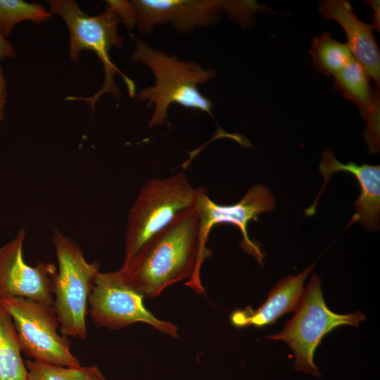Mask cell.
Masks as SVG:
<instances>
[{"label": "cell", "mask_w": 380, "mask_h": 380, "mask_svg": "<svg viewBox=\"0 0 380 380\" xmlns=\"http://www.w3.org/2000/svg\"><path fill=\"white\" fill-rule=\"evenodd\" d=\"M199 229L196 206L180 213L120 270L144 297H157L167 286L186 279L189 287L204 293L200 270L212 252L201 247Z\"/></svg>", "instance_id": "obj_1"}, {"label": "cell", "mask_w": 380, "mask_h": 380, "mask_svg": "<svg viewBox=\"0 0 380 380\" xmlns=\"http://www.w3.org/2000/svg\"><path fill=\"white\" fill-rule=\"evenodd\" d=\"M132 61L146 65L153 73L155 84L142 89L137 99L154 106L149 127L164 125L170 106L173 103L196 109L212 115L213 103L198 90L200 84L213 79L216 71L202 65L180 61L155 49L144 41L137 40L132 54Z\"/></svg>", "instance_id": "obj_2"}, {"label": "cell", "mask_w": 380, "mask_h": 380, "mask_svg": "<svg viewBox=\"0 0 380 380\" xmlns=\"http://www.w3.org/2000/svg\"><path fill=\"white\" fill-rule=\"evenodd\" d=\"M49 2L51 13L59 15L68 27L70 58L79 61L82 51L90 50L95 52L103 65L104 82L101 88L91 97L77 99L86 101L94 109L96 101L103 94L109 93L119 99L120 91L114 80L116 73L122 77L130 96H134V83L117 68L109 56L112 47L121 48L123 44L122 39L118 34V26L122 20L111 1H107L105 10L95 16L83 12L73 0H50Z\"/></svg>", "instance_id": "obj_3"}, {"label": "cell", "mask_w": 380, "mask_h": 380, "mask_svg": "<svg viewBox=\"0 0 380 380\" xmlns=\"http://www.w3.org/2000/svg\"><path fill=\"white\" fill-rule=\"evenodd\" d=\"M198 194V188L191 186L184 172L148 180L129 211L124 261L133 257L180 213L195 207Z\"/></svg>", "instance_id": "obj_4"}, {"label": "cell", "mask_w": 380, "mask_h": 380, "mask_svg": "<svg viewBox=\"0 0 380 380\" xmlns=\"http://www.w3.org/2000/svg\"><path fill=\"white\" fill-rule=\"evenodd\" d=\"M52 241L58 264L52 308L60 332L66 336L84 338L88 298L100 264L88 262L80 246L56 228L53 229Z\"/></svg>", "instance_id": "obj_5"}, {"label": "cell", "mask_w": 380, "mask_h": 380, "mask_svg": "<svg viewBox=\"0 0 380 380\" xmlns=\"http://www.w3.org/2000/svg\"><path fill=\"white\" fill-rule=\"evenodd\" d=\"M365 319V316L358 310L346 315L330 310L324 300L321 279L313 274L293 317L280 332L267 338L282 341L290 347L295 357L296 370L321 377L313 357L324 335L340 326L357 327Z\"/></svg>", "instance_id": "obj_6"}, {"label": "cell", "mask_w": 380, "mask_h": 380, "mask_svg": "<svg viewBox=\"0 0 380 380\" xmlns=\"http://www.w3.org/2000/svg\"><path fill=\"white\" fill-rule=\"evenodd\" d=\"M11 317L21 352L33 360L75 367L80 362L70 352L68 336L58 333L59 323L52 305L15 297L0 300Z\"/></svg>", "instance_id": "obj_7"}, {"label": "cell", "mask_w": 380, "mask_h": 380, "mask_svg": "<svg viewBox=\"0 0 380 380\" xmlns=\"http://www.w3.org/2000/svg\"><path fill=\"white\" fill-rule=\"evenodd\" d=\"M144 298L120 270L99 272L88 298L91 318L97 325L113 330L144 322L162 333L179 338L177 327L156 318L144 307Z\"/></svg>", "instance_id": "obj_8"}, {"label": "cell", "mask_w": 380, "mask_h": 380, "mask_svg": "<svg viewBox=\"0 0 380 380\" xmlns=\"http://www.w3.org/2000/svg\"><path fill=\"white\" fill-rule=\"evenodd\" d=\"M198 191L196 208L199 217L200 242L203 249L208 250L205 243L212 227L220 224H232L241 232V248L253 255L262 266L264 254L260 246L250 239L247 226L251 220L257 221L260 214L274 209L275 200L269 189L263 184H255L239 202L229 205L215 203L202 188H198Z\"/></svg>", "instance_id": "obj_9"}, {"label": "cell", "mask_w": 380, "mask_h": 380, "mask_svg": "<svg viewBox=\"0 0 380 380\" xmlns=\"http://www.w3.org/2000/svg\"><path fill=\"white\" fill-rule=\"evenodd\" d=\"M26 233L20 229L15 236L0 247V300L15 297L52 305L56 266L51 262L28 265L23 259Z\"/></svg>", "instance_id": "obj_10"}, {"label": "cell", "mask_w": 380, "mask_h": 380, "mask_svg": "<svg viewBox=\"0 0 380 380\" xmlns=\"http://www.w3.org/2000/svg\"><path fill=\"white\" fill-rule=\"evenodd\" d=\"M136 23L141 34L151 32L156 25L171 23L185 34L196 27H208L227 14L232 1L221 0H133Z\"/></svg>", "instance_id": "obj_11"}, {"label": "cell", "mask_w": 380, "mask_h": 380, "mask_svg": "<svg viewBox=\"0 0 380 380\" xmlns=\"http://www.w3.org/2000/svg\"><path fill=\"white\" fill-rule=\"evenodd\" d=\"M324 178L323 186L312 205L305 210L308 217L315 214L316 205L327 186L331 176L338 172L353 175L359 183L360 194L354 202L355 213L347 227L359 222L366 230L374 231L379 228L380 217V166L368 164L357 165L350 161L339 162L331 149L326 150L319 165Z\"/></svg>", "instance_id": "obj_12"}, {"label": "cell", "mask_w": 380, "mask_h": 380, "mask_svg": "<svg viewBox=\"0 0 380 380\" xmlns=\"http://www.w3.org/2000/svg\"><path fill=\"white\" fill-rule=\"evenodd\" d=\"M318 10L324 20H334L342 27L352 55L365 68L379 91L380 52L373 35V26L359 20L346 0L322 1Z\"/></svg>", "instance_id": "obj_13"}, {"label": "cell", "mask_w": 380, "mask_h": 380, "mask_svg": "<svg viewBox=\"0 0 380 380\" xmlns=\"http://www.w3.org/2000/svg\"><path fill=\"white\" fill-rule=\"evenodd\" d=\"M365 68L353 58L334 77V86L343 96L360 109L366 122L364 137L371 155L380 149L379 91L371 87Z\"/></svg>", "instance_id": "obj_14"}, {"label": "cell", "mask_w": 380, "mask_h": 380, "mask_svg": "<svg viewBox=\"0 0 380 380\" xmlns=\"http://www.w3.org/2000/svg\"><path fill=\"white\" fill-rule=\"evenodd\" d=\"M315 263L297 275L281 279L268 293L266 300L257 309L250 306L234 311L231 322L236 327H262L274 323L286 313L296 310L304 291L303 283Z\"/></svg>", "instance_id": "obj_15"}, {"label": "cell", "mask_w": 380, "mask_h": 380, "mask_svg": "<svg viewBox=\"0 0 380 380\" xmlns=\"http://www.w3.org/2000/svg\"><path fill=\"white\" fill-rule=\"evenodd\" d=\"M27 369L21 357L13 319L0 304V380H27Z\"/></svg>", "instance_id": "obj_16"}, {"label": "cell", "mask_w": 380, "mask_h": 380, "mask_svg": "<svg viewBox=\"0 0 380 380\" xmlns=\"http://www.w3.org/2000/svg\"><path fill=\"white\" fill-rule=\"evenodd\" d=\"M311 48L313 66L327 77H334L354 58L346 44L336 41L327 32L314 37Z\"/></svg>", "instance_id": "obj_17"}, {"label": "cell", "mask_w": 380, "mask_h": 380, "mask_svg": "<svg viewBox=\"0 0 380 380\" xmlns=\"http://www.w3.org/2000/svg\"><path fill=\"white\" fill-rule=\"evenodd\" d=\"M25 365L27 369V380H106L96 365L70 367L30 360H26Z\"/></svg>", "instance_id": "obj_18"}, {"label": "cell", "mask_w": 380, "mask_h": 380, "mask_svg": "<svg viewBox=\"0 0 380 380\" xmlns=\"http://www.w3.org/2000/svg\"><path fill=\"white\" fill-rule=\"evenodd\" d=\"M51 16L39 3H28L22 0H0V34L6 37L15 25L22 21L39 23Z\"/></svg>", "instance_id": "obj_19"}, {"label": "cell", "mask_w": 380, "mask_h": 380, "mask_svg": "<svg viewBox=\"0 0 380 380\" xmlns=\"http://www.w3.org/2000/svg\"><path fill=\"white\" fill-rule=\"evenodd\" d=\"M6 80L0 63V121L4 120L6 103Z\"/></svg>", "instance_id": "obj_20"}, {"label": "cell", "mask_w": 380, "mask_h": 380, "mask_svg": "<svg viewBox=\"0 0 380 380\" xmlns=\"http://www.w3.org/2000/svg\"><path fill=\"white\" fill-rule=\"evenodd\" d=\"M15 50L6 37L0 34V61L14 56Z\"/></svg>", "instance_id": "obj_21"}, {"label": "cell", "mask_w": 380, "mask_h": 380, "mask_svg": "<svg viewBox=\"0 0 380 380\" xmlns=\"http://www.w3.org/2000/svg\"><path fill=\"white\" fill-rule=\"evenodd\" d=\"M367 2L374 10V15L372 16L374 24L372 25L379 31V1H367Z\"/></svg>", "instance_id": "obj_22"}]
</instances>
